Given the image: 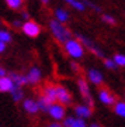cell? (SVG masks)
<instances>
[{"instance_id":"obj_1","label":"cell","mask_w":125,"mask_h":127,"mask_svg":"<svg viewBox=\"0 0 125 127\" xmlns=\"http://www.w3.org/2000/svg\"><path fill=\"white\" fill-rule=\"evenodd\" d=\"M63 50L66 52L70 58L73 59H80L83 58V55H84V47L80 41L77 40V38H67L65 42H63Z\"/></svg>"},{"instance_id":"obj_2","label":"cell","mask_w":125,"mask_h":127,"mask_svg":"<svg viewBox=\"0 0 125 127\" xmlns=\"http://www.w3.org/2000/svg\"><path fill=\"white\" fill-rule=\"evenodd\" d=\"M49 30H51V32H52V35H54L55 40L59 41V42H62V44L67 40V38L72 37V32L69 31V28H67L63 23L55 20V18L49 21Z\"/></svg>"},{"instance_id":"obj_3","label":"cell","mask_w":125,"mask_h":127,"mask_svg":"<svg viewBox=\"0 0 125 127\" xmlns=\"http://www.w3.org/2000/svg\"><path fill=\"white\" fill-rule=\"evenodd\" d=\"M21 30L22 32L25 34L27 37H31V38H35L41 34V26L35 21H31V20H27V21H24L21 26Z\"/></svg>"},{"instance_id":"obj_4","label":"cell","mask_w":125,"mask_h":127,"mask_svg":"<svg viewBox=\"0 0 125 127\" xmlns=\"http://www.w3.org/2000/svg\"><path fill=\"white\" fill-rule=\"evenodd\" d=\"M76 38L80 41L82 44H83V47H84V48L90 50L94 55H96V57H98V58H104V52L100 50V48H98V47L96 45V44H94L93 41L90 40V38H87V37H84V35H80V34H79Z\"/></svg>"},{"instance_id":"obj_5","label":"cell","mask_w":125,"mask_h":127,"mask_svg":"<svg viewBox=\"0 0 125 127\" xmlns=\"http://www.w3.org/2000/svg\"><path fill=\"white\" fill-rule=\"evenodd\" d=\"M77 86H79V92L82 93V96H83V99L86 100V103H87V106H90V107H93V97H91V95H90V88H89V83L86 82V79H83V78H80L79 81H77Z\"/></svg>"},{"instance_id":"obj_6","label":"cell","mask_w":125,"mask_h":127,"mask_svg":"<svg viewBox=\"0 0 125 127\" xmlns=\"http://www.w3.org/2000/svg\"><path fill=\"white\" fill-rule=\"evenodd\" d=\"M46 112H48V113L51 114V117H54L56 122H58V120H63V119H65V114H66L65 106L61 104V103H56V102L51 104Z\"/></svg>"},{"instance_id":"obj_7","label":"cell","mask_w":125,"mask_h":127,"mask_svg":"<svg viewBox=\"0 0 125 127\" xmlns=\"http://www.w3.org/2000/svg\"><path fill=\"white\" fill-rule=\"evenodd\" d=\"M55 89H56V102H58V103L69 104L72 102V95L66 88L58 85V86H55Z\"/></svg>"},{"instance_id":"obj_8","label":"cell","mask_w":125,"mask_h":127,"mask_svg":"<svg viewBox=\"0 0 125 127\" xmlns=\"http://www.w3.org/2000/svg\"><path fill=\"white\" fill-rule=\"evenodd\" d=\"M27 78V83H31V85H37L38 82L42 79V72H41V69L38 66H32L28 73L25 75Z\"/></svg>"},{"instance_id":"obj_9","label":"cell","mask_w":125,"mask_h":127,"mask_svg":"<svg viewBox=\"0 0 125 127\" xmlns=\"http://www.w3.org/2000/svg\"><path fill=\"white\" fill-rule=\"evenodd\" d=\"M98 99L101 100V103L107 104V106L115 103V96L112 95L108 89H100L98 91Z\"/></svg>"},{"instance_id":"obj_10","label":"cell","mask_w":125,"mask_h":127,"mask_svg":"<svg viewBox=\"0 0 125 127\" xmlns=\"http://www.w3.org/2000/svg\"><path fill=\"white\" fill-rule=\"evenodd\" d=\"M87 79H89L93 85H101L104 82L103 73L100 72V71H97V69H94V68L87 71Z\"/></svg>"},{"instance_id":"obj_11","label":"cell","mask_w":125,"mask_h":127,"mask_svg":"<svg viewBox=\"0 0 125 127\" xmlns=\"http://www.w3.org/2000/svg\"><path fill=\"white\" fill-rule=\"evenodd\" d=\"M54 16H55V20H58L61 23H67V20L70 18V14L67 11L66 9H63V7H58V9H55L54 11Z\"/></svg>"},{"instance_id":"obj_12","label":"cell","mask_w":125,"mask_h":127,"mask_svg":"<svg viewBox=\"0 0 125 127\" xmlns=\"http://www.w3.org/2000/svg\"><path fill=\"white\" fill-rule=\"evenodd\" d=\"M42 96H45L51 103H55L56 102V89H55V85H46L44 88Z\"/></svg>"},{"instance_id":"obj_13","label":"cell","mask_w":125,"mask_h":127,"mask_svg":"<svg viewBox=\"0 0 125 127\" xmlns=\"http://www.w3.org/2000/svg\"><path fill=\"white\" fill-rule=\"evenodd\" d=\"M22 106H24V110H25L27 113H30V114H35L37 112L40 110L38 103H37L35 100H32V99H25L24 102H22Z\"/></svg>"},{"instance_id":"obj_14","label":"cell","mask_w":125,"mask_h":127,"mask_svg":"<svg viewBox=\"0 0 125 127\" xmlns=\"http://www.w3.org/2000/svg\"><path fill=\"white\" fill-rule=\"evenodd\" d=\"M75 113L80 119H87L91 116V107L90 106H84V104H79L75 107Z\"/></svg>"},{"instance_id":"obj_15","label":"cell","mask_w":125,"mask_h":127,"mask_svg":"<svg viewBox=\"0 0 125 127\" xmlns=\"http://www.w3.org/2000/svg\"><path fill=\"white\" fill-rule=\"evenodd\" d=\"M14 83L10 79V76L4 75V76H0V92H10L13 89Z\"/></svg>"},{"instance_id":"obj_16","label":"cell","mask_w":125,"mask_h":127,"mask_svg":"<svg viewBox=\"0 0 125 127\" xmlns=\"http://www.w3.org/2000/svg\"><path fill=\"white\" fill-rule=\"evenodd\" d=\"M10 79L13 81L14 85H17V86H24L25 83H27V78H25V75H21V73H18V72H11L9 75Z\"/></svg>"},{"instance_id":"obj_17","label":"cell","mask_w":125,"mask_h":127,"mask_svg":"<svg viewBox=\"0 0 125 127\" xmlns=\"http://www.w3.org/2000/svg\"><path fill=\"white\" fill-rule=\"evenodd\" d=\"M10 93H11V97L14 99V102H20V100H22L24 92H22V88H21V86H17V85H14L13 89L10 91Z\"/></svg>"},{"instance_id":"obj_18","label":"cell","mask_w":125,"mask_h":127,"mask_svg":"<svg viewBox=\"0 0 125 127\" xmlns=\"http://www.w3.org/2000/svg\"><path fill=\"white\" fill-rule=\"evenodd\" d=\"M63 1H66L67 4H70L73 9L79 10V11H84L87 9L84 6V3H83V0H63Z\"/></svg>"},{"instance_id":"obj_19","label":"cell","mask_w":125,"mask_h":127,"mask_svg":"<svg viewBox=\"0 0 125 127\" xmlns=\"http://www.w3.org/2000/svg\"><path fill=\"white\" fill-rule=\"evenodd\" d=\"M37 103H38V107H40V110H44V112H46V110H48V107L52 104L48 99H46V97H45V96H42V95L40 96V99L37 100Z\"/></svg>"},{"instance_id":"obj_20","label":"cell","mask_w":125,"mask_h":127,"mask_svg":"<svg viewBox=\"0 0 125 127\" xmlns=\"http://www.w3.org/2000/svg\"><path fill=\"white\" fill-rule=\"evenodd\" d=\"M13 37H11V32L9 30H4V28H0V41H3L4 44H9L11 42Z\"/></svg>"},{"instance_id":"obj_21","label":"cell","mask_w":125,"mask_h":127,"mask_svg":"<svg viewBox=\"0 0 125 127\" xmlns=\"http://www.w3.org/2000/svg\"><path fill=\"white\" fill-rule=\"evenodd\" d=\"M6 4L9 6V9L11 10H20L22 7V1L24 0H4Z\"/></svg>"},{"instance_id":"obj_22","label":"cell","mask_w":125,"mask_h":127,"mask_svg":"<svg viewBox=\"0 0 125 127\" xmlns=\"http://www.w3.org/2000/svg\"><path fill=\"white\" fill-rule=\"evenodd\" d=\"M114 104H115V107H114L115 113L121 117H125V102H115Z\"/></svg>"},{"instance_id":"obj_23","label":"cell","mask_w":125,"mask_h":127,"mask_svg":"<svg viewBox=\"0 0 125 127\" xmlns=\"http://www.w3.org/2000/svg\"><path fill=\"white\" fill-rule=\"evenodd\" d=\"M112 61L115 62L117 66H125V55L124 54H115Z\"/></svg>"},{"instance_id":"obj_24","label":"cell","mask_w":125,"mask_h":127,"mask_svg":"<svg viewBox=\"0 0 125 127\" xmlns=\"http://www.w3.org/2000/svg\"><path fill=\"white\" fill-rule=\"evenodd\" d=\"M83 3H84L86 7H91L94 11H97V13H101V9H100V6H97L96 3H93V1H90V0H83Z\"/></svg>"},{"instance_id":"obj_25","label":"cell","mask_w":125,"mask_h":127,"mask_svg":"<svg viewBox=\"0 0 125 127\" xmlns=\"http://www.w3.org/2000/svg\"><path fill=\"white\" fill-rule=\"evenodd\" d=\"M101 20H103L105 24H111V26L115 24V18L112 17L111 14H103V16H101Z\"/></svg>"},{"instance_id":"obj_26","label":"cell","mask_w":125,"mask_h":127,"mask_svg":"<svg viewBox=\"0 0 125 127\" xmlns=\"http://www.w3.org/2000/svg\"><path fill=\"white\" fill-rule=\"evenodd\" d=\"M70 127H87L86 126V123L83 119H73V123H72V126Z\"/></svg>"},{"instance_id":"obj_27","label":"cell","mask_w":125,"mask_h":127,"mask_svg":"<svg viewBox=\"0 0 125 127\" xmlns=\"http://www.w3.org/2000/svg\"><path fill=\"white\" fill-rule=\"evenodd\" d=\"M104 65H105V68H108V69H115V68H117L115 62H114L112 59H110V58H105V59H104Z\"/></svg>"},{"instance_id":"obj_28","label":"cell","mask_w":125,"mask_h":127,"mask_svg":"<svg viewBox=\"0 0 125 127\" xmlns=\"http://www.w3.org/2000/svg\"><path fill=\"white\" fill-rule=\"evenodd\" d=\"M11 26H13L14 28H21L22 20H18V18H16V20H13V21H11Z\"/></svg>"},{"instance_id":"obj_29","label":"cell","mask_w":125,"mask_h":127,"mask_svg":"<svg viewBox=\"0 0 125 127\" xmlns=\"http://www.w3.org/2000/svg\"><path fill=\"white\" fill-rule=\"evenodd\" d=\"M72 123H73V117H67V119H63V127H70Z\"/></svg>"},{"instance_id":"obj_30","label":"cell","mask_w":125,"mask_h":127,"mask_svg":"<svg viewBox=\"0 0 125 127\" xmlns=\"http://www.w3.org/2000/svg\"><path fill=\"white\" fill-rule=\"evenodd\" d=\"M70 66H72V69H73V72H76V73L80 72V66H79L76 62H72V64H70Z\"/></svg>"},{"instance_id":"obj_31","label":"cell","mask_w":125,"mask_h":127,"mask_svg":"<svg viewBox=\"0 0 125 127\" xmlns=\"http://www.w3.org/2000/svg\"><path fill=\"white\" fill-rule=\"evenodd\" d=\"M21 20H24V21H27V20H30V14H28L27 11H24V10L21 11Z\"/></svg>"},{"instance_id":"obj_32","label":"cell","mask_w":125,"mask_h":127,"mask_svg":"<svg viewBox=\"0 0 125 127\" xmlns=\"http://www.w3.org/2000/svg\"><path fill=\"white\" fill-rule=\"evenodd\" d=\"M6 45H7V44H4L3 41H0V54H1V52H4V51H6Z\"/></svg>"},{"instance_id":"obj_33","label":"cell","mask_w":125,"mask_h":127,"mask_svg":"<svg viewBox=\"0 0 125 127\" xmlns=\"http://www.w3.org/2000/svg\"><path fill=\"white\" fill-rule=\"evenodd\" d=\"M4 75H7V72H6V69L0 65V76H4Z\"/></svg>"},{"instance_id":"obj_34","label":"cell","mask_w":125,"mask_h":127,"mask_svg":"<svg viewBox=\"0 0 125 127\" xmlns=\"http://www.w3.org/2000/svg\"><path fill=\"white\" fill-rule=\"evenodd\" d=\"M48 127H63L62 124H59V123H52V124H49Z\"/></svg>"},{"instance_id":"obj_35","label":"cell","mask_w":125,"mask_h":127,"mask_svg":"<svg viewBox=\"0 0 125 127\" xmlns=\"http://www.w3.org/2000/svg\"><path fill=\"white\" fill-rule=\"evenodd\" d=\"M41 3H44V4H48L49 0H41Z\"/></svg>"},{"instance_id":"obj_36","label":"cell","mask_w":125,"mask_h":127,"mask_svg":"<svg viewBox=\"0 0 125 127\" xmlns=\"http://www.w3.org/2000/svg\"><path fill=\"white\" fill-rule=\"evenodd\" d=\"M90 127H100V126H98V124H91Z\"/></svg>"},{"instance_id":"obj_37","label":"cell","mask_w":125,"mask_h":127,"mask_svg":"<svg viewBox=\"0 0 125 127\" xmlns=\"http://www.w3.org/2000/svg\"><path fill=\"white\" fill-rule=\"evenodd\" d=\"M0 23H1V21H0Z\"/></svg>"}]
</instances>
